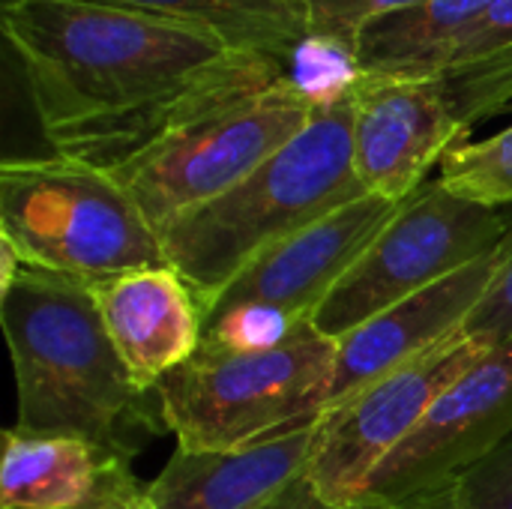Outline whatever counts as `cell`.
<instances>
[{"instance_id":"2e32d148","label":"cell","mask_w":512,"mask_h":509,"mask_svg":"<svg viewBox=\"0 0 512 509\" xmlns=\"http://www.w3.org/2000/svg\"><path fill=\"white\" fill-rule=\"evenodd\" d=\"M495 0H423L369 21L351 51V69L369 75L438 78L471 27Z\"/></svg>"},{"instance_id":"52a82bcc","label":"cell","mask_w":512,"mask_h":509,"mask_svg":"<svg viewBox=\"0 0 512 509\" xmlns=\"http://www.w3.org/2000/svg\"><path fill=\"white\" fill-rule=\"evenodd\" d=\"M512 231V210H492L453 195L438 177L405 198L396 216L357 258L309 318L339 342L354 327L474 264Z\"/></svg>"},{"instance_id":"4fadbf2b","label":"cell","mask_w":512,"mask_h":509,"mask_svg":"<svg viewBox=\"0 0 512 509\" xmlns=\"http://www.w3.org/2000/svg\"><path fill=\"white\" fill-rule=\"evenodd\" d=\"M87 288L111 345L141 390L156 393L201 348L204 306L177 270H132Z\"/></svg>"},{"instance_id":"7a4b0ae2","label":"cell","mask_w":512,"mask_h":509,"mask_svg":"<svg viewBox=\"0 0 512 509\" xmlns=\"http://www.w3.org/2000/svg\"><path fill=\"white\" fill-rule=\"evenodd\" d=\"M0 321L18 393L15 429L87 438L129 459L168 435L159 393L132 381L84 282L24 264L0 291Z\"/></svg>"},{"instance_id":"6da1fadb","label":"cell","mask_w":512,"mask_h":509,"mask_svg":"<svg viewBox=\"0 0 512 509\" xmlns=\"http://www.w3.org/2000/svg\"><path fill=\"white\" fill-rule=\"evenodd\" d=\"M3 30L54 153L102 171L291 72L204 30L81 0H6Z\"/></svg>"},{"instance_id":"7c38bea8","label":"cell","mask_w":512,"mask_h":509,"mask_svg":"<svg viewBox=\"0 0 512 509\" xmlns=\"http://www.w3.org/2000/svg\"><path fill=\"white\" fill-rule=\"evenodd\" d=\"M510 240L512 231L504 243H498L474 264L423 288L420 294L390 306L387 312L342 336L336 342V369L324 393L321 417L357 396L372 381L384 378L387 372L423 357L444 339L462 333L465 321L474 315L489 285L495 282L510 252Z\"/></svg>"},{"instance_id":"9c48e42d","label":"cell","mask_w":512,"mask_h":509,"mask_svg":"<svg viewBox=\"0 0 512 509\" xmlns=\"http://www.w3.org/2000/svg\"><path fill=\"white\" fill-rule=\"evenodd\" d=\"M512 438V336L492 345L432 405L420 429L375 471L363 498L411 504Z\"/></svg>"},{"instance_id":"7402d4cb","label":"cell","mask_w":512,"mask_h":509,"mask_svg":"<svg viewBox=\"0 0 512 509\" xmlns=\"http://www.w3.org/2000/svg\"><path fill=\"white\" fill-rule=\"evenodd\" d=\"M462 333L489 339V342H504L512 336V240L510 252H507L495 282L489 285V291L480 300V306L474 309V315L465 321Z\"/></svg>"},{"instance_id":"e0dca14e","label":"cell","mask_w":512,"mask_h":509,"mask_svg":"<svg viewBox=\"0 0 512 509\" xmlns=\"http://www.w3.org/2000/svg\"><path fill=\"white\" fill-rule=\"evenodd\" d=\"M96 6L132 9L195 30H204L225 45L294 63L300 51L315 45L312 21L303 0H81Z\"/></svg>"},{"instance_id":"5bb4252c","label":"cell","mask_w":512,"mask_h":509,"mask_svg":"<svg viewBox=\"0 0 512 509\" xmlns=\"http://www.w3.org/2000/svg\"><path fill=\"white\" fill-rule=\"evenodd\" d=\"M138 477L132 459L87 438L6 429L0 509H93Z\"/></svg>"},{"instance_id":"9a60e30c","label":"cell","mask_w":512,"mask_h":509,"mask_svg":"<svg viewBox=\"0 0 512 509\" xmlns=\"http://www.w3.org/2000/svg\"><path fill=\"white\" fill-rule=\"evenodd\" d=\"M318 423L240 453H183L147 483L156 509H264L270 498L303 474Z\"/></svg>"},{"instance_id":"277c9868","label":"cell","mask_w":512,"mask_h":509,"mask_svg":"<svg viewBox=\"0 0 512 509\" xmlns=\"http://www.w3.org/2000/svg\"><path fill=\"white\" fill-rule=\"evenodd\" d=\"M333 369L336 342L306 318L270 348H198L156 393L177 450L240 453L315 426Z\"/></svg>"},{"instance_id":"d6986e66","label":"cell","mask_w":512,"mask_h":509,"mask_svg":"<svg viewBox=\"0 0 512 509\" xmlns=\"http://www.w3.org/2000/svg\"><path fill=\"white\" fill-rule=\"evenodd\" d=\"M438 78L462 132L468 135L477 123L504 114L512 105V45L474 63L450 66Z\"/></svg>"},{"instance_id":"cb8c5ba5","label":"cell","mask_w":512,"mask_h":509,"mask_svg":"<svg viewBox=\"0 0 512 509\" xmlns=\"http://www.w3.org/2000/svg\"><path fill=\"white\" fill-rule=\"evenodd\" d=\"M306 471V468H303ZM264 509H411L402 507V504H384V501H372V498H360V501H351V504H333V501H324L312 483L306 480V474H297L288 486H282L270 504Z\"/></svg>"},{"instance_id":"ffe728a7","label":"cell","mask_w":512,"mask_h":509,"mask_svg":"<svg viewBox=\"0 0 512 509\" xmlns=\"http://www.w3.org/2000/svg\"><path fill=\"white\" fill-rule=\"evenodd\" d=\"M411 509H512V438L447 486L402 504Z\"/></svg>"},{"instance_id":"ba28073f","label":"cell","mask_w":512,"mask_h":509,"mask_svg":"<svg viewBox=\"0 0 512 509\" xmlns=\"http://www.w3.org/2000/svg\"><path fill=\"white\" fill-rule=\"evenodd\" d=\"M498 342L456 333L318 420L306 480L333 504L360 501L375 471L420 429L441 393Z\"/></svg>"},{"instance_id":"603a6c76","label":"cell","mask_w":512,"mask_h":509,"mask_svg":"<svg viewBox=\"0 0 512 509\" xmlns=\"http://www.w3.org/2000/svg\"><path fill=\"white\" fill-rule=\"evenodd\" d=\"M507 45H512V0H495L486 9V15L471 27V33L459 45V51H456L450 66L474 63V60H480L486 54H495V51H501Z\"/></svg>"},{"instance_id":"d4e9b609","label":"cell","mask_w":512,"mask_h":509,"mask_svg":"<svg viewBox=\"0 0 512 509\" xmlns=\"http://www.w3.org/2000/svg\"><path fill=\"white\" fill-rule=\"evenodd\" d=\"M93 509H156V507H153L150 489H147L141 480H135V483H129L126 489H120L117 495H111L108 501H102L99 507H93Z\"/></svg>"},{"instance_id":"484cf974","label":"cell","mask_w":512,"mask_h":509,"mask_svg":"<svg viewBox=\"0 0 512 509\" xmlns=\"http://www.w3.org/2000/svg\"><path fill=\"white\" fill-rule=\"evenodd\" d=\"M504 114H512V105H510V108H507V111H504Z\"/></svg>"},{"instance_id":"ac0fdd59","label":"cell","mask_w":512,"mask_h":509,"mask_svg":"<svg viewBox=\"0 0 512 509\" xmlns=\"http://www.w3.org/2000/svg\"><path fill=\"white\" fill-rule=\"evenodd\" d=\"M438 180L459 198L512 210V123L483 141H459L441 159Z\"/></svg>"},{"instance_id":"30bf717a","label":"cell","mask_w":512,"mask_h":509,"mask_svg":"<svg viewBox=\"0 0 512 509\" xmlns=\"http://www.w3.org/2000/svg\"><path fill=\"white\" fill-rule=\"evenodd\" d=\"M354 171L369 195L402 204L444 153L465 141L441 78L351 72Z\"/></svg>"},{"instance_id":"44dd1931","label":"cell","mask_w":512,"mask_h":509,"mask_svg":"<svg viewBox=\"0 0 512 509\" xmlns=\"http://www.w3.org/2000/svg\"><path fill=\"white\" fill-rule=\"evenodd\" d=\"M417 3H423V0H303L309 21H312L315 42L342 48L345 57H348L357 33L369 21L399 12V9H408V6H417Z\"/></svg>"},{"instance_id":"5b68a950","label":"cell","mask_w":512,"mask_h":509,"mask_svg":"<svg viewBox=\"0 0 512 509\" xmlns=\"http://www.w3.org/2000/svg\"><path fill=\"white\" fill-rule=\"evenodd\" d=\"M0 237L27 267L84 285L168 267L159 231L102 168L69 156L0 165Z\"/></svg>"},{"instance_id":"8fae6325","label":"cell","mask_w":512,"mask_h":509,"mask_svg":"<svg viewBox=\"0 0 512 509\" xmlns=\"http://www.w3.org/2000/svg\"><path fill=\"white\" fill-rule=\"evenodd\" d=\"M399 204L363 195L255 255L213 300L204 324L234 309H270L288 321L312 318Z\"/></svg>"},{"instance_id":"8992f818","label":"cell","mask_w":512,"mask_h":509,"mask_svg":"<svg viewBox=\"0 0 512 509\" xmlns=\"http://www.w3.org/2000/svg\"><path fill=\"white\" fill-rule=\"evenodd\" d=\"M324 93L294 72L243 90L135 153L108 174L162 231L183 213L234 189L315 114Z\"/></svg>"},{"instance_id":"3957f363","label":"cell","mask_w":512,"mask_h":509,"mask_svg":"<svg viewBox=\"0 0 512 509\" xmlns=\"http://www.w3.org/2000/svg\"><path fill=\"white\" fill-rule=\"evenodd\" d=\"M348 78L321 96L309 123L225 195L159 231L165 261L198 294L204 315L264 249L369 195L354 171Z\"/></svg>"}]
</instances>
